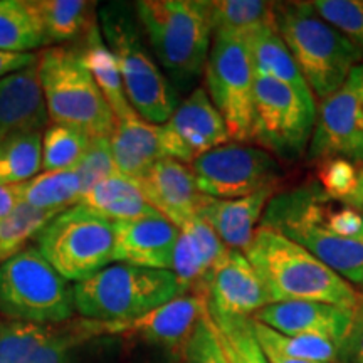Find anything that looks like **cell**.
<instances>
[{"label":"cell","instance_id":"obj_30","mask_svg":"<svg viewBox=\"0 0 363 363\" xmlns=\"http://www.w3.org/2000/svg\"><path fill=\"white\" fill-rule=\"evenodd\" d=\"M43 169V133H22L0 143V185L13 187Z\"/></svg>","mask_w":363,"mask_h":363},{"label":"cell","instance_id":"obj_15","mask_svg":"<svg viewBox=\"0 0 363 363\" xmlns=\"http://www.w3.org/2000/svg\"><path fill=\"white\" fill-rule=\"evenodd\" d=\"M207 313L212 320L252 318L271 305L264 286L246 254L227 251L203 284Z\"/></svg>","mask_w":363,"mask_h":363},{"label":"cell","instance_id":"obj_29","mask_svg":"<svg viewBox=\"0 0 363 363\" xmlns=\"http://www.w3.org/2000/svg\"><path fill=\"white\" fill-rule=\"evenodd\" d=\"M43 19L48 48L88 35L98 19L94 2L86 0H35Z\"/></svg>","mask_w":363,"mask_h":363},{"label":"cell","instance_id":"obj_37","mask_svg":"<svg viewBox=\"0 0 363 363\" xmlns=\"http://www.w3.org/2000/svg\"><path fill=\"white\" fill-rule=\"evenodd\" d=\"M101 333H108L106 323L84 320L83 318L81 321L65 326L56 338L44 345L43 348H39L38 352L33 353L22 363H71L69 352L76 345Z\"/></svg>","mask_w":363,"mask_h":363},{"label":"cell","instance_id":"obj_43","mask_svg":"<svg viewBox=\"0 0 363 363\" xmlns=\"http://www.w3.org/2000/svg\"><path fill=\"white\" fill-rule=\"evenodd\" d=\"M38 61L39 56L35 52L0 51V79L24 71L27 67H33L38 65Z\"/></svg>","mask_w":363,"mask_h":363},{"label":"cell","instance_id":"obj_12","mask_svg":"<svg viewBox=\"0 0 363 363\" xmlns=\"http://www.w3.org/2000/svg\"><path fill=\"white\" fill-rule=\"evenodd\" d=\"M199 189L217 201L247 197L278 187L281 165L266 150L246 143H225L190 163Z\"/></svg>","mask_w":363,"mask_h":363},{"label":"cell","instance_id":"obj_41","mask_svg":"<svg viewBox=\"0 0 363 363\" xmlns=\"http://www.w3.org/2000/svg\"><path fill=\"white\" fill-rule=\"evenodd\" d=\"M182 360L184 363H230L222 347L219 330L208 313L195 326Z\"/></svg>","mask_w":363,"mask_h":363},{"label":"cell","instance_id":"obj_17","mask_svg":"<svg viewBox=\"0 0 363 363\" xmlns=\"http://www.w3.org/2000/svg\"><path fill=\"white\" fill-rule=\"evenodd\" d=\"M252 320L284 337H316L343 345L355 325V311L326 303L283 301L264 306Z\"/></svg>","mask_w":363,"mask_h":363},{"label":"cell","instance_id":"obj_23","mask_svg":"<svg viewBox=\"0 0 363 363\" xmlns=\"http://www.w3.org/2000/svg\"><path fill=\"white\" fill-rule=\"evenodd\" d=\"M110 143L118 172L135 182L165 158L158 138V125L148 123L142 116L116 121Z\"/></svg>","mask_w":363,"mask_h":363},{"label":"cell","instance_id":"obj_32","mask_svg":"<svg viewBox=\"0 0 363 363\" xmlns=\"http://www.w3.org/2000/svg\"><path fill=\"white\" fill-rule=\"evenodd\" d=\"M65 328L62 325H35L0 320V363H22Z\"/></svg>","mask_w":363,"mask_h":363},{"label":"cell","instance_id":"obj_6","mask_svg":"<svg viewBox=\"0 0 363 363\" xmlns=\"http://www.w3.org/2000/svg\"><path fill=\"white\" fill-rule=\"evenodd\" d=\"M38 74L51 123L111 136L116 118L84 61L83 48H48L39 54Z\"/></svg>","mask_w":363,"mask_h":363},{"label":"cell","instance_id":"obj_5","mask_svg":"<svg viewBox=\"0 0 363 363\" xmlns=\"http://www.w3.org/2000/svg\"><path fill=\"white\" fill-rule=\"evenodd\" d=\"M133 9L157 61L179 83L197 79L214 38L208 2L140 0Z\"/></svg>","mask_w":363,"mask_h":363},{"label":"cell","instance_id":"obj_31","mask_svg":"<svg viewBox=\"0 0 363 363\" xmlns=\"http://www.w3.org/2000/svg\"><path fill=\"white\" fill-rule=\"evenodd\" d=\"M214 33L244 35L257 27L274 26V2L261 0H216L208 2Z\"/></svg>","mask_w":363,"mask_h":363},{"label":"cell","instance_id":"obj_21","mask_svg":"<svg viewBox=\"0 0 363 363\" xmlns=\"http://www.w3.org/2000/svg\"><path fill=\"white\" fill-rule=\"evenodd\" d=\"M49 123L38 65L0 79V143L22 133H34Z\"/></svg>","mask_w":363,"mask_h":363},{"label":"cell","instance_id":"obj_35","mask_svg":"<svg viewBox=\"0 0 363 363\" xmlns=\"http://www.w3.org/2000/svg\"><path fill=\"white\" fill-rule=\"evenodd\" d=\"M89 140L91 136L84 131L51 123L43 135V170H74L88 148Z\"/></svg>","mask_w":363,"mask_h":363},{"label":"cell","instance_id":"obj_28","mask_svg":"<svg viewBox=\"0 0 363 363\" xmlns=\"http://www.w3.org/2000/svg\"><path fill=\"white\" fill-rule=\"evenodd\" d=\"M13 192L26 206L57 214L83 199V189L74 170L43 172L24 184L13 185Z\"/></svg>","mask_w":363,"mask_h":363},{"label":"cell","instance_id":"obj_11","mask_svg":"<svg viewBox=\"0 0 363 363\" xmlns=\"http://www.w3.org/2000/svg\"><path fill=\"white\" fill-rule=\"evenodd\" d=\"M203 78L208 98L224 118L229 138L235 143L251 142L256 71L246 39L233 33H214Z\"/></svg>","mask_w":363,"mask_h":363},{"label":"cell","instance_id":"obj_46","mask_svg":"<svg viewBox=\"0 0 363 363\" xmlns=\"http://www.w3.org/2000/svg\"><path fill=\"white\" fill-rule=\"evenodd\" d=\"M262 352H264V355L267 357V360L269 363H323V362H310V360H299V358H291V357H286L283 353L276 352V350H271V348H266V347H261Z\"/></svg>","mask_w":363,"mask_h":363},{"label":"cell","instance_id":"obj_39","mask_svg":"<svg viewBox=\"0 0 363 363\" xmlns=\"http://www.w3.org/2000/svg\"><path fill=\"white\" fill-rule=\"evenodd\" d=\"M74 172L81 182L83 197L99 182L118 174L111 152L110 136H94V138H91L88 148H86L83 158L76 165Z\"/></svg>","mask_w":363,"mask_h":363},{"label":"cell","instance_id":"obj_25","mask_svg":"<svg viewBox=\"0 0 363 363\" xmlns=\"http://www.w3.org/2000/svg\"><path fill=\"white\" fill-rule=\"evenodd\" d=\"M242 38L247 43L256 74L291 86L299 93L313 94L276 27H257Z\"/></svg>","mask_w":363,"mask_h":363},{"label":"cell","instance_id":"obj_16","mask_svg":"<svg viewBox=\"0 0 363 363\" xmlns=\"http://www.w3.org/2000/svg\"><path fill=\"white\" fill-rule=\"evenodd\" d=\"M207 315L203 294H182L128 323H106L108 333L128 335L184 357L195 326Z\"/></svg>","mask_w":363,"mask_h":363},{"label":"cell","instance_id":"obj_9","mask_svg":"<svg viewBox=\"0 0 363 363\" xmlns=\"http://www.w3.org/2000/svg\"><path fill=\"white\" fill-rule=\"evenodd\" d=\"M35 242L62 278L78 284L115 262L116 225L83 203H76L54 217Z\"/></svg>","mask_w":363,"mask_h":363},{"label":"cell","instance_id":"obj_1","mask_svg":"<svg viewBox=\"0 0 363 363\" xmlns=\"http://www.w3.org/2000/svg\"><path fill=\"white\" fill-rule=\"evenodd\" d=\"M271 303L315 301L357 311L363 293L325 262L266 227H257L244 251Z\"/></svg>","mask_w":363,"mask_h":363},{"label":"cell","instance_id":"obj_2","mask_svg":"<svg viewBox=\"0 0 363 363\" xmlns=\"http://www.w3.org/2000/svg\"><path fill=\"white\" fill-rule=\"evenodd\" d=\"M335 201L316 182L276 194L259 227L291 239L353 286H363V239L340 235L330 222Z\"/></svg>","mask_w":363,"mask_h":363},{"label":"cell","instance_id":"obj_19","mask_svg":"<svg viewBox=\"0 0 363 363\" xmlns=\"http://www.w3.org/2000/svg\"><path fill=\"white\" fill-rule=\"evenodd\" d=\"M115 262L172 271L174 252L180 229L165 217H145L128 222H115Z\"/></svg>","mask_w":363,"mask_h":363},{"label":"cell","instance_id":"obj_42","mask_svg":"<svg viewBox=\"0 0 363 363\" xmlns=\"http://www.w3.org/2000/svg\"><path fill=\"white\" fill-rule=\"evenodd\" d=\"M338 363H363V321L355 320V325L340 348Z\"/></svg>","mask_w":363,"mask_h":363},{"label":"cell","instance_id":"obj_14","mask_svg":"<svg viewBox=\"0 0 363 363\" xmlns=\"http://www.w3.org/2000/svg\"><path fill=\"white\" fill-rule=\"evenodd\" d=\"M158 138L165 157L187 165L230 140L224 118L206 88H195L179 103L174 115L158 125Z\"/></svg>","mask_w":363,"mask_h":363},{"label":"cell","instance_id":"obj_27","mask_svg":"<svg viewBox=\"0 0 363 363\" xmlns=\"http://www.w3.org/2000/svg\"><path fill=\"white\" fill-rule=\"evenodd\" d=\"M48 48L35 0H0V51L33 52Z\"/></svg>","mask_w":363,"mask_h":363},{"label":"cell","instance_id":"obj_8","mask_svg":"<svg viewBox=\"0 0 363 363\" xmlns=\"http://www.w3.org/2000/svg\"><path fill=\"white\" fill-rule=\"evenodd\" d=\"M74 286L35 246L0 264V315L35 325H62L74 315Z\"/></svg>","mask_w":363,"mask_h":363},{"label":"cell","instance_id":"obj_7","mask_svg":"<svg viewBox=\"0 0 363 363\" xmlns=\"http://www.w3.org/2000/svg\"><path fill=\"white\" fill-rule=\"evenodd\" d=\"M74 308L84 320L128 323L165 305L184 289L172 271L118 262L74 284Z\"/></svg>","mask_w":363,"mask_h":363},{"label":"cell","instance_id":"obj_44","mask_svg":"<svg viewBox=\"0 0 363 363\" xmlns=\"http://www.w3.org/2000/svg\"><path fill=\"white\" fill-rule=\"evenodd\" d=\"M17 203H19V199H17L16 192H13V187H4V185H0V219L11 214Z\"/></svg>","mask_w":363,"mask_h":363},{"label":"cell","instance_id":"obj_18","mask_svg":"<svg viewBox=\"0 0 363 363\" xmlns=\"http://www.w3.org/2000/svg\"><path fill=\"white\" fill-rule=\"evenodd\" d=\"M136 184L150 206L179 229L201 214L211 199L201 192L187 163L169 157L158 160Z\"/></svg>","mask_w":363,"mask_h":363},{"label":"cell","instance_id":"obj_34","mask_svg":"<svg viewBox=\"0 0 363 363\" xmlns=\"http://www.w3.org/2000/svg\"><path fill=\"white\" fill-rule=\"evenodd\" d=\"M252 328L261 347L271 348L286 357L299 358V360L338 363L342 345L330 342V340L316 337H284L256 320H252Z\"/></svg>","mask_w":363,"mask_h":363},{"label":"cell","instance_id":"obj_38","mask_svg":"<svg viewBox=\"0 0 363 363\" xmlns=\"http://www.w3.org/2000/svg\"><path fill=\"white\" fill-rule=\"evenodd\" d=\"M311 6L363 54V0H315Z\"/></svg>","mask_w":363,"mask_h":363},{"label":"cell","instance_id":"obj_33","mask_svg":"<svg viewBox=\"0 0 363 363\" xmlns=\"http://www.w3.org/2000/svg\"><path fill=\"white\" fill-rule=\"evenodd\" d=\"M57 212L38 211L19 202L11 214L0 219V264L24 251L29 240L51 222Z\"/></svg>","mask_w":363,"mask_h":363},{"label":"cell","instance_id":"obj_47","mask_svg":"<svg viewBox=\"0 0 363 363\" xmlns=\"http://www.w3.org/2000/svg\"><path fill=\"white\" fill-rule=\"evenodd\" d=\"M355 320L363 321V299H362V305L358 306V310L355 311Z\"/></svg>","mask_w":363,"mask_h":363},{"label":"cell","instance_id":"obj_13","mask_svg":"<svg viewBox=\"0 0 363 363\" xmlns=\"http://www.w3.org/2000/svg\"><path fill=\"white\" fill-rule=\"evenodd\" d=\"M311 162L345 158L363 169V62L340 88L318 104L306 152Z\"/></svg>","mask_w":363,"mask_h":363},{"label":"cell","instance_id":"obj_45","mask_svg":"<svg viewBox=\"0 0 363 363\" xmlns=\"http://www.w3.org/2000/svg\"><path fill=\"white\" fill-rule=\"evenodd\" d=\"M345 206H350L352 208H357L363 214V169H358V182L355 192L352 194V197L345 202Z\"/></svg>","mask_w":363,"mask_h":363},{"label":"cell","instance_id":"obj_22","mask_svg":"<svg viewBox=\"0 0 363 363\" xmlns=\"http://www.w3.org/2000/svg\"><path fill=\"white\" fill-rule=\"evenodd\" d=\"M276 194H278L276 187H269L233 201L208 199L199 216H202L214 227L217 235L229 251L244 252L259 227L267 203Z\"/></svg>","mask_w":363,"mask_h":363},{"label":"cell","instance_id":"obj_4","mask_svg":"<svg viewBox=\"0 0 363 363\" xmlns=\"http://www.w3.org/2000/svg\"><path fill=\"white\" fill-rule=\"evenodd\" d=\"M135 9L113 2L99 9L98 24L115 57L133 110L152 125H163L179 106L174 86L143 43Z\"/></svg>","mask_w":363,"mask_h":363},{"label":"cell","instance_id":"obj_40","mask_svg":"<svg viewBox=\"0 0 363 363\" xmlns=\"http://www.w3.org/2000/svg\"><path fill=\"white\" fill-rule=\"evenodd\" d=\"M358 169L345 158H328L318 163L316 184L333 201L345 203L355 192Z\"/></svg>","mask_w":363,"mask_h":363},{"label":"cell","instance_id":"obj_10","mask_svg":"<svg viewBox=\"0 0 363 363\" xmlns=\"http://www.w3.org/2000/svg\"><path fill=\"white\" fill-rule=\"evenodd\" d=\"M316 111L313 94L256 74L251 142L276 158L298 160L310 147Z\"/></svg>","mask_w":363,"mask_h":363},{"label":"cell","instance_id":"obj_24","mask_svg":"<svg viewBox=\"0 0 363 363\" xmlns=\"http://www.w3.org/2000/svg\"><path fill=\"white\" fill-rule=\"evenodd\" d=\"M79 203L113 222L160 216L145 199L140 185L120 172L94 185Z\"/></svg>","mask_w":363,"mask_h":363},{"label":"cell","instance_id":"obj_36","mask_svg":"<svg viewBox=\"0 0 363 363\" xmlns=\"http://www.w3.org/2000/svg\"><path fill=\"white\" fill-rule=\"evenodd\" d=\"M214 325L219 330L222 347L230 363H269L254 335L252 318L216 320Z\"/></svg>","mask_w":363,"mask_h":363},{"label":"cell","instance_id":"obj_26","mask_svg":"<svg viewBox=\"0 0 363 363\" xmlns=\"http://www.w3.org/2000/svg\"><path fill=\"white\" fill-rule=\"evenodd\" d=\"M83 52L86 65H88L99 91H101L104 99H106L108 106L111 108L116 121H125L130 120V118L138 116V113L133 110L128 96H126L120 69H118L111 51L104 44L98 22L89 30V34L86 35Z\"/></svg>","mask_w":363,"mask_h":363},{"label":"cell","instance_id":"obj_20","mask_svg":"<svg viewBox=\"0 0 363 363\" xmlns=\"http://www.w3.org/2000/svg\"><path fill=\"white\" fill-rule=\"evenodd\" d=\"M227 249L219 235L202 216L180 227L179 242L174 252L172 272L185 294H203V284L212 269L225 256Z\"/></svg>","mask_w":363,"mask_h":363},{"label":"cell","instance_id":"obj_3","mask_svg":"<svg viewBox=\"0 0 363 363\" xmlns=\"http://www.w3.org/2000/svg\"><path fill=\"white\" fill-rule=\"evenodd\" d=\"M274 26L316 99L323 101L345 83L363 54L337 27L318 16L311 2H278Z\"/></svg>","mask_w":363,"mask_h":363}]
</instances>
